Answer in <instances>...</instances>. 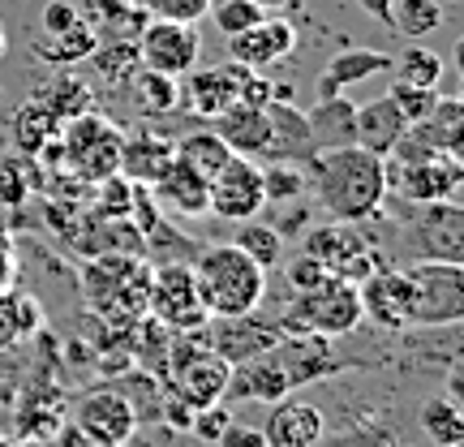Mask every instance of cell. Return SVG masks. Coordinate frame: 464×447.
Returning <instances> with one entry per match:
<instances>
[{
    "label": "cell",
    "mask_w": 464,
    "mask_h": 447,
    "mask_svg": "<svg viewBox=\"0 0 464 447\" xmlns=\"http://www.w3.org/2000/svg\"><path fill=\"white\" fill-rule=\"evenodd\" d=\"M409 142L426 151H451V155H460V138H464V103L456 95H439L430 108L426 121H417L404 130Z\"/></svg>",
    "instance_id": "26"
},
{
    "label": "cell",
    "mask_w": 464,
    "mask_h": 447,
    "mask_svg": "<svg viewBox=\"0 0 464 447\" xmlns=\"http://www.w3.org/2000/svg\"><path fill=\"white\" fill-rule=\"evenodd\" d=\"M232 151L224 147V138H219L216 130H198V133H185V138H177V160H185L189 168H198L202 177L211 181L219 168L228 164Z\"/></svg>",
    "instance_id": "35"
},
{
    "label": "cell",
    "mask_w": 464,
    "mask_h": 447,
    "mask_svg": "<svg viewBox=\"0 0 464 447\" xmlns=\"http://www.w3.org/2000/svg\"><path fill=\"white\" fill-rule=\"evenodd\" d=\"M228 396L232 400H263V404H276V400L293 396V383L284 374V365L276 353H258L249 362L232 365L228 379Z\"/></svg>",
    "instance_id": "20"
},
{
    "label": "cell",
    "mask_w": 464,
    "mask_h": 447,
    "mask_svg": "<svg viewBox=\"0 0 464 447\" xmlns=\"http://www.w3.org/2000/svg\"><path fill=\"white\" fill-rule=\"evenodd\" d=\"M310 194L323 219L340 224H365L382 211L387 202V168L382 155L365 147H340V151H314L310 164Z\"/></svg>",
    "instance_id": "1"
},
{
    "label": "cell",
    "mask_w": 464,
    "mask_h": 447,
    "mask_svg": "<svg viewBox=\"0 0 464 447\" xmlns=\"http://www.w3.org/2000/svg\"><path fill=\"white\" fill-rule=\"evenodd\" d=\"M14 147L22 151V155H44V147H52L56 142V133H61V121L44 108V103L26 100V103H17V112H14Z\"/></svg>",
    "instance_id": "29"
},
{
    "label": "cell",
    "mask_w": 464,
    "mask_h": 447,
    "mask_svg": "<svg viewBox=\"0 0 464 447\" xmlns=\"http://www.w3.org/2000/svg\"><path fill=\"white\" fill-rule=\"evenodd\" d=\"M266 125H271L266 164H310L314 142L305 130V112H297L293 103H266Z\"/></svg>",
    "instance_id": "21"
},
{
    "label": "cell",
    "mask_w": 464,
    "mask_h": 447,
    "mask_svg": "<svg viewBox=\"0 0 464 447\" xmlns=\"http://www.w3.org/2000/svg\"><path fill=\"white\" fill-rule=\"evenodd\" d=\"M34 100L44 103V108H48V112L65 125V121H73V116L91 112V86H86V78H78V73L61 69L48 86H39V91H34Z\"/></svg>",
    "instance_id": "31"
},
{
    "label": "cell",
    "mask_w": 464,
    "mask_h": 447,
    "mask_svg": "<svg viewBox=\"0 0 464 447\" xmlns=\"http://www.w3.org/2000/svg\"><path fill=\"white\" fill-rule=\"evenodd\" d=\"M263 189H266V207H288L310 189L305 164H263Z\"/></svg>",
    "instance_id": "36"
},
{
    "label": "cell",
    "mask_w": 464,
    "mask_h": 447,
    "mask_svg": "<svg viewBox=\"0 0 464 447\" xmlns=\"http://www.w3.org/2000/svg\"><path fill=\"white\" fill-rule=\"evenodd\" d=\"M362 288L357 284L332 276L310 293H288L284 310L276 315L284 335H323V340H340V335L362 327Z\"/></svg>",
    "instance_id": "4"
},
{
    "label": "cell",
    "mask_w": 464,
    "mask_h": 447,
    "mask_svg": "<svg viewBox=\"0 0 464 447\" xmlns=\"http://www.w3.org/2000/svg\"><path fill=\"white\" fill-rule=\"evenodd\" d=\"M357 5H362V14H370L374 22L392 26V9H396V0H357Z\"/></svg>",
    "instance_id": "49"
},
{
    "label": "cell",
    "mask_w": 464,
    "mask_h": 447,
    "mask_svg": "<svg viewBox=\"0 0 464 447\" xmlns=\"http://www.w3.org/2000/svg\"><path fill=\"white\" fill-rule=\"evenodd\" d=\"M216 133L224 138V147L232 155H246V160H266V142H271V125H266V103H237L224 116H216Z\"/></svg>",
    "instance_id": "22"
},
{
    "label": "cell",
    "mask_w": 464,
    "mask_h": 447,
    "mask_svg": "<svg viewBox=\"0 0 464 447\" xmlns=\"http://www.w3.org/2000/svg\"><path fill=\"white\" fill-rule=\"evenodd\" d=\"M133 86H138V95H142V108H147V112H172L177 100H181L177 78L150 73V69H138V73H133Z\"/></svg>",
    "instance_id": "37"
},
{
    "label": "cell",
    "mask_w": 464,
    "mask_h": 447,
    "mask_svg": "<svg viewBox=\"0 0 464 447\" xmlns=\"http://www.w3.org/2000/svg\"><path fill=\"white\" fill-rule=\"evenodd\" d=\"M5 52H9V31H5V22H0V61H5Z\"/></svg>",
    "instance_id": "51"
},
{
    "label": "cell",
    "mask_w": 464,
    "mask_h": 447,
    "mask_svg": "<svg viewBox=\"0 0 464 447\" xmlns=\"http://www.w3.org/2000/svg\"><path fill=\"white\" fill-rule=\"evenodd\" d=\"M263 439H266V447H314L327 439V417L310 400L284 396L266 413Z\"/></svg>",
    "instance_id": "17"
},
{
    "label": "cell",
    "mask_w": 464,
    "mask_h": 447,
    "mask_svg": "<svg viewBox=\"0 0 464 447\" xmlns=\"http://www.w3.org/2000/svg\"><path fill=\"white\" fill-rule=\"evenodd\" d=\"M22 199H26V181L14 172V160H5V164H0V202H5V207H17Z\"/></svg>",
    "instance_id": "45"
},
{
    "label": "cell",
    "mask_w": 464,
    "mask_h": 447,
    "mask_svg": "<svg viewBox=\"0 0 464 447\" xmlns=\"http://www.w3.org/2000/svg\"><path fill=\"white\" fill-rule=\"evenodd\" d=\"M56 447H108V443H100L95 434H86L82 426H61V434H56Z\"/></svg>",
    "instance_id": "48"
},
{
    "label": "cell",
    "mask_w": 464,
    "mask_h": 447,
    "mask_svg": "<svg viewBox=\"0 0 464 447\" xmlns=\"http://www.w3.org/2000/svg\"><path fill=\"white\" fill-rule=\"evenodd\" d=\"M305 130L314 151H340V147H357V103L348 95H332V100H318L305 112Z\"/></svg>",
    "instance_id": "23"
},
{
    "label": "cell",
    "mask_w": 464,
    "mask_h": 447,
    "mask_svg": "<svg viewBox=\"0 0 464 447\" xmlns=\"http://www.w3.org/2000/svg\"><path fill=\"white\" fill-rule=\"evenodd\" d=\"M56 164L73 172V177H82V181H108L116 177V168H121V142H125V133L116 130L108 116L100 112H82L65 121L61 133H56Z\"/></svg>",
    "instance_id": "8"
},
{
    "label": "cell",
    "mask_w": 464,
    "mask_h": 447,
    "mask_svg": "<svg viewBox=\"0 0 464 447\" xmlns=\"http://www.w3.org/2000/svg\"><path fill=\"white\" fill-rule=\"evenodd\" d=\"M219 219L228 224H246L266 211V189H263V164L246 160V155H228V164L211 177V207Z\"/></svg>",
    "instance_id": "13"
},
{
    "label": "cell",
    "mask_w": 464,
    "mask_h": 447,
    "mask_svg": "<svg viewBox=\"0 0 464 447\" xmlns=\"http://www.w3.org/2000/svg\"><path fill=\"white\" fill-rule=\"evenodd\" d=\"M216 447H266V439L258 426H237V422H232L228 431L216 439Z\"/></svg>",
    "instance_id": "46"
},
{
    "label": "cell",
    "mask_w": 464,
    "mask_h": 447,
    "mask_svg": "<svg viewBox=\"0 0 464 447\" xmlns=\"http://www.w3.org/2000/svg\"><path fill=\"white\" fill-rule=\"evenodd\" d=\"M237 103H258V108L271 103V83L263 73L237 65V61H224V65H211V69H189L177 108L202 116V121H216V116H224Z\"/></svg>",
    "instance_id": "6"
},
{
    "label": "cell",
    "mask_w": 464,
    "mask_h": 447,
    "mask_svg": "<svg viewBox=\"0 0 464 447\" xmlns=\"http://www.w3.org/2000/svg\"><path fill=\"white\" fill-rule=\"evenodd\" d=\"M404 116L396 112L392 95H379L370 103H357V147L374 151V155H387L404 138Z\"/></svg>",
    "instance_id": "28"
},
{
    "label": "cell",
    "mask_w": 464,
    "mask_h": 447,
    "mask_svg": "<svg viewBox=\"0 0 464 447\" xmlns=\"http://www.w3.org/2000/svg\"><path fill=\"white\" fill-rule=\"evenodd\" d=\"M362 288V315L379 323L382 332H404L409 327V284H404V267H382L374 271Z\"/></svg>",
    "instance_id": "18"
},
{
    "label": "cell",
    "mask_w": 464,
    "mask_h": 447,
    "mask_svg": "<svg viewBox=\"0 0 464 447\" xmlns=\"http://www.w3.org/2000/svg\"><path fill=\"white\" fill-rule=\"evenodd\" d=\"M73 426H82L86 434H95L108 447H130V439L138 434V413H133L125 392L100 387L73 404Z\"/></svg>",
    "instance_id": "15"
},
{
    "label": "cell",
    "mask_w": 464,
    "mask_h": 447,
    "mask_svg": "<svg viewBox=\"0 0 464 447\" xmlns=\"http://www.w3.org/2000/svg\"><path fill=\"white\" fill-rule=\"evenodd\" d=\"M133 48H138V65L142 69L164 73V78H185L202 56V34L198 26H185V22L147 17L142 31L133 34Z\"/></svg>",
    "instance_id": "12"
},
{
    "label": "cell",
    "mask_w": 464,
    "mask_h": 447,
    "mask_svg": "<svg viewBox=\"0 0 464 447\" xmlns=\"http://www.w3.org/2000/svg\"><path fill=\"white\" fill-rule=\"evenodd\" d=\"M147 315L164 323L168 332H198L207 327V310H202L194 271L185 263H160L150 267V288H147Z\"/></svg>",
    "instance_id": "11"
},
{
    "label": "cell",
    "mask_w": 464,
    "mask_h": 447,
    "mask_svg": "<svg viewBox=\"0 0 464 447\" xmlns=\"http://www.w3.org/2000/svg\"><path fill=\"white\" fill-rule=\"evenodd\" d=\"M232 246L241 249V254H249L263 271H276V267L284 263V237L271 228V224H263V219H246V224H237Z\"/></svg>",
    "instance_id": "34"
},
{
    "label": "cell",
    "mask_w": 464,
    "mask_h": 447,
    "mask_svg": "<svg viewBox=\"0 0 464 447\" xmlns=\"http://www.w3.org/2000/svg\"><path fill=\"white\" fill-rule=\"evenodd\" d=\"M409 327H456L464 318V263H409Z\"/></svg>",
    "instance_id": "9"
},
{
    "label": "cell",
    "mask_w": 464,
    "mask_h": 447,
    "mask_svg": "<svg viewBox=\"0 0 464 447\" xmlns=\"http://www.w3.org/2000/svg\"><path fill=\"white\" fill-rule=\"evenodd\" d=\"M332 280V271L318 263V258H310V254H297L293 263L284 267V284H288V293H310V288H318V284Z\"/></svg>",
    "instance_id": "41"
},
{
    "label": "cell",
    "mask_w": 464,
    "mask_h": 447,
    "mask_svg": "<svg viewBox=\"0 0 464 447\" xmlns=\"http://www.w3.org/2000/svg\"><path fill=\"white\" fill-rule=\"evenodd\" d=\"M387 168V194L400 202H456L460 199L464 164L451 151H426L400 138L396 147L382 155Z\"/></svg>",
    "instance_id": "3"
},
{
    "label": "cell",
    "mask_w": 464,
    "mask_h": 447,
    "mask_svg": "<svg viewBox=\"0 0 464 447\" xmlns=\"http://www.w3.org/2000/svg\"><path fill=\"white\" fill-rule=\"evenodd\" d=\"M382 69H392V56L387 52H374V48H344L335 52L323 78H318V100H332V95H344L353 83H365L374 78Z\"/></svg>",
    "instance_id": "27"
},
{
    "label": "cell",
    "mask_w": 464,
    "mask_h": 447,
    "mask_svg": "<svg viewBox=\"0 0 464 447\" xmlns=\"http://www.w3.org/2000/svg\"><path fill=\"white\" fill-rule=\"evenodd\" d=\"M400 241L413 263H464V211L460 202H404Z\"/></svg>",
    "instance_id": "10"
},
{
    "label": "cell",
    "mask_w": 464,
    "mask_h": 447,
    "mask_svg": "<svg viewBox=\"0 0 464 447\" xmlns=\"http://www.w3.org/2000/svg\"><path fill=\"white\" fill-rule=\"evenodd\" d=\"M177 160V138H164V133H133L121 142V177L133 185H155L168 172V164Z\"/></svg>",
    "instance_id": "19"
},
{
    "label": "cell",
    "mask_w": 464,
    "mask_h": 447,
    "mask_svg": "<svg viewBox=\"0 0 464 447\" xmlns=\"http://www.w3.org/2000/svg\"><path fill=\"white\" fill-rule=\"evenodd\" d=\"M150 267L142 254H100L82 271L86 301L108 318H142L147 315Z\"/></svg>",
    "instance_id": "7"
},
{
    "label": "cell",
    "mask_w": 464,
    "mask_h": 447,
    "mask_svg": "<svg viewBox=\"0 0 464 447\" xmlns=\"http://www.w3.org/2000/svg\"><path fill=\"white\" fill-rule=\"evenodd\" d=\"M78 22H86L82 5H73V0H48V5H44V17H39V31H44V34H56V31L78 26Z\"/></svg>",
    "instance_id": "43"
},
{
    "label": "cell",
    "mask_w": 464,
    "mask_h": 447,
    "mask_svg": "<svg viewBox=\"0 0 464 447\" xmlns=\"http://www.w3.org/2000/svg\"><path fill=\"white\" fill-rule=\"evenodd\" d=\"M254 5H258V9H263V14L271 17V14H284V9H288L293 0H254Z\"/></svg>",
    "instance_id": "50"
},
{
    "label": "cell",
    "mask_w": 464,
    "mask_h": 447,
    "mask_svg": "<svg viewBox=\"0 0 464 447\" xmlns=\"http://www.w3.org/2000/svg\"><path fill=\"white\" fill-rule=\"evenodd\" d=\"M228 426H232V409L224 400H219V404H207V409H194V417H189V434L202 439V443H216Z\"/></svg>",
    "instance_id": "42"
},
{
    "label": "cell",
    "mask_w": 464,
    "mask_h": 447,
    "mask_svg": "<svg viewBox=\"0 0 464 447\" xmlns=\"http://www.w3.org/2000/svg\"><path fill=\"white\" fill-rule=\"evenodd\" d=\"M211 17H216V31L224 34V39H232V34L258 26L266 14L254 0H211Z\"/></svg>",
    "instance_id": "38"
},
{
    "label": "cell",
    "mask_w": 464,
    "mask_h": 447,
    "mask_svg": "<svg viewBox=\"0 0 464 447\" xmlns=\"http://www.w3.org/2000/svg\"><path fill=\"white\" fill-rule=\"evenodd\" d=\"M207 340L228 365H241L258 353H271V348L284 340L276 315H241V318H207Z\"/></svg>",
    "instance_id": "14"
},
{
    "label": "cell",
    "mask_w": 464,
    "mask_h": 447,
    "mask_svg": "<svg viewBox=\"0 0 464 447\" xmlns=\"http://www.w3.org/2000/svg\"><path fill=\"white\" fill-rule=\"evenodd\" d=\"M293 52H297V26L284 22L280 14L263 17L258 26H249V31H241V34H232L228 39V61L254 69V73H263V69L288 61Z\"/></svg>",
    "instance_id": "16"
},
{
    "label": "cell",
    "mask_w": 464,
    "mask_h": 447,
    "mask_svg": "<svg viewBox=\"0 0 464 447\" xmlns=\"http://www.w3.org/2000/svg\"><path fill=\"white\" fill-rule=\"evenodd\" d=\"M150 189H155V199L164 202L168 211H177V216H207V207H211V181L202 177L198 168L185 164V160H172L168 172L150 185Z\"/></svg>",
    "instance_id": "24"
},
{
    "label": "cell",
    "mask_w": 464,
    "mask_h": 447,
    "mask_svg": "<svg viewBox=\"0 0 464 447\" xmlns=\"http://www.w3.org/2000/svg\"><path fill=\"white\" fill-rule=\"evenodd\" d=\"M14 276H17V254H14V241L0 232V293L14 288Z\"/></svg>",
    "instance_id": "47"
},
{
    "label": "cell",
    "mask_w": 464,
    "mask_h": 447,
    "mask_svg": "<svg viewBox=\"0 0 464 447\" xmlns=\"http://www.w3.org/2000/svg\"><path fill=\"white\" fill-rule=\"evenodd\" d=\"M147 17L160 22H185V26H198L202 17L211 14V0H142Z\"/></svg>",
    "instance_id": "40"
},
{
    "label": "cell",
    "mask_w": 464,
    "mask_h": 447,
    "mask_svg": "<svg viewBox=\"0 0 464 447\" xmlns=\"http://www.w3.org/2000/svg\"><path fill=\"white\" fill-rule=\"evenodd\" d=\"M448 61L439 56L426 44H409V48L392 56V78L404 86H426V91H439V78H443Z\"/></svg>",
    "instance_id": "32"
},
{
    "label": "cell",
    "mask_w": 464,
    "mask_h": 447,
    "mask_svg": "<svg viewBox=\"0 0 464 447\" xmlns=\"http://www.w3.org/2000/svg\"><path fill=\"white\" fill-rule=\"evenodd\" d=\"M448 22V9H443V0H396V9H392V26H396L404 39H430L439 26Z\"/></svg>",
    "instance_id": "33"
},
{
    "label": "cell",
    "mask_w": 464,
    "mask_h": 447,
    "mask_svg": "<svg viewBox=\"0 0 464 447\" xmlns=\"http://www.w3.org/2000/svg\"><path fill=\"white\" fill-rule=\"evenodd\" d=\"M370 224V219H365ZM365 224H340V219H323V224H310L301 232V254H310L327 267L332 276L348 284H365L374 271H382L387 263V249L365 232Z\"/></svg>",
    "instance_id": "5"
},
{
    "label": "cell",
    "mask_w": 464,
    "mask_h": 447,
    "mask_svg": "<svg viewBox=\"0 0 464 447\" xmlns=\"http://www.w3.org/2000/svg\"><path fill=\"white\" fill-rule=\"evenodd\" d=\"M392 103H396V112L404 116V125H417V121H426L439 100V91H426V86H404V83H392Z\"/></svg>",
    "instance_id": "39"
},
{
    "label": "cell",
    "mask_w": 464,
    "mask_h": 447,
    "mask_svg": "<svg viewBox=\"0 0 464 447\" xmlns=\"http://www.w3.org/2000/svg\"><path fill=\"white\" fill-rule=\"evenodd\" d=\"M95 48H100V31H95L91 22H78V26L56 31V34L39 31L31 44V56L48 69H73V65H86Z\"/></svg>",
    "instance_id": "25"
},
{
    "label": "cell",
    "mask_w": 464,
    "mask_h": 447,
    "mask_svg": "<svg viewBox=\"0 0 464 447\" xmlns=\"http://www.w3.org/2000/svg\"><path fill=\"white\" fill-rule=\"evenodd\" d=\"M194 284H198V297L207 318H241L254 315L266 297V271L249 254L232 246V241H219V246H207L194 258Z\"/></svg>",
    "instance_id": "2"
},
{
    "label": "cell",
    "mask_w": 464,
    "mask_h": 447,
    "mask_svg": "<svg viewBox=\"0 0 464 447\" xmlns=\"http://www.w3.org/2000/svg\"><path fill=\"white\" fill-rule=\"evenodd\" d=\"M22 340L17 332V315H14V288L9 293H0V353H9V348Z\"/></svg>",
    "instance_id": "44"
},
{
    "label": "cell",
    "mask_w": 464,
    "mask_h": 447,
    "mask_svg": "<svg viewBox=\"0 0 464 447\" xmlns=\"http://www.w3.org/2000/svg\"><path fill=\"white\" fill-rule=\"evenodd\" d=\"M417 426L434 447H460L464 443V409L451 396H430L417 409Z\"/></svg>",
    "instance_id": "30"
}]
</instances>
